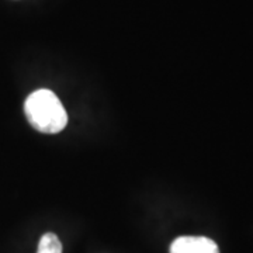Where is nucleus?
I'll return each instance as SVG.
<instances>
[{
  "label": "nucleus",
  "mask_w": 253,
  "mask_h": 253,
  "mask_svg": "<svg viewBox=\"0 0 253 253\" xmlns=\"http://www.w3.org/2000/svg\"><path fill=\"white\" fill-rule=\"evenodd\" d=\"M30 124L44 134H58L68 124V114L54 91L40 89L31 93L24 103Z\"/></svg>",
  "instance_id": "nucleus-1"
},
{
  "label": "nucleus",
  "mask_w": 253,
  "mask_h": 253,
  "mask_svg": "<svg viewBox=\"0 0 253 253\" xmlns=\"http://www.w3.org/2000/svg\"><path fill=\"white\" fill-rule=\"evenodd\" d=\"M170 253H219V249L206 236H180L170 245Z\"/></svg>",
  "instance_id": "nucleus-2"
},
{
  "label": "nucleus",
  "mask_w": 253,
  "mask_h": 253,
  "mask_svg": "<svg viewBox=\"0 0 253 253\" xmlns=\"http://www.w3.org/2000/svg\"><path fill=\"white\" fill-rule=\"evenodd\" d=\"M37 253H62V244L55 234H44L38 244Z\"/></svg>",
  "instance_id": "nucleus-3"
}]
</instances>
